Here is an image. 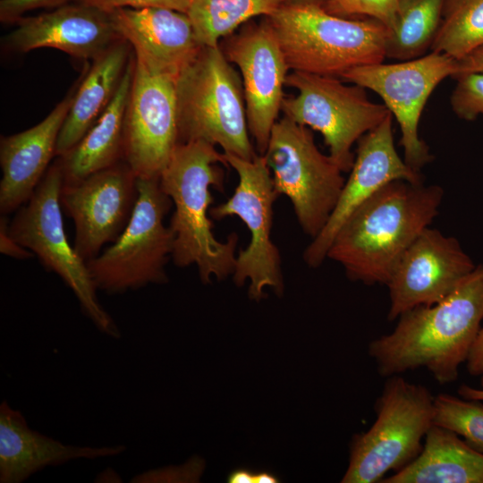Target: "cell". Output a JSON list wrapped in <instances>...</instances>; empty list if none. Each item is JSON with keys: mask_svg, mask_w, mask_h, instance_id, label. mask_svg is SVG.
Masks as SVG:
<instances>
[{"mask_svg": "<svg viewBox=\"0 0 483 483\" xmlns=\"http://www.w3.org/2000/svg\"><path fill=\"white\" fill-rule=\"evenodd\" d=\"M433 424L446 428L483 453V403L440 394L434 400Z\"/></svg>", "mask_w": 483, "mask_h": 483, "instance_id": "obj_28", "label": "cell"}, {"mask_svg": "<svg viewBox=\"0 0 483 483\" xmlns=\"http://www.w3.org/2000/svg\"><path fill=\"white\" fill-rule=\"evenodd\" d=\"M262 155L275 191L290 199L301 228L313 239L337 204L343 172L318 149L309 128L285 116L275 123Z\"/></svg>", "mask_w": 483, "mask_h": 483, "instance_id": "obj_9", "label": "cell"}, {"mask_svg": "<svg viewBox=\"0 0 483 483\" xmlns=\"http://www.w3.org/2000/svg\"><path fill=\"white\" fill-rule=\"evenodd\" d=\"M131 47L122 38L93 59L88 72L77 85L58 136L55 156H64L72 149L106 110L131 56Z\"/></svg>", "mask_w": 483, "mask_h": 483, "instance_id": "obj_23", "label": "cell"}, {"mask_svg": "<svg viewBox=\"0 0 483 483\" xmlns=\"http://www.w3.org/2000/svg\"><path fill=\"white\" fill-rule=\"evenodd\" d=\"M131 56L111 102L81 140L56 161L63 184L79 182L123 160L125 114L134 72Z\"/></svg>", "mask_w": 483, "mask_h": 483, "instance_id": "obj_22", "label": "cell"}, {"mask_svg": "<svg viewBox=\"0 0 483 483\" xmlns=\"http://www.w3.org/2000/svg\"><path fill=\"white\" fill-rule=\"evenodd\" d=\"M289 70L339 77L386 58L388 29L374 19L332 14L322 5L285 2L267 17Z\"/></svg>", "mask_w": 483, "mask_h": 483, "instance_id": "obj_4", "label": "cell"}, {"mask_svg": "<svg viewBox=\"0 0 483 483\" xmlns=\"http://www.w3.org/2000/svg\"><path fill=\"white\" fill-rule=\"evenodd\" d=\"M138 178L123 159L79 182L63 184L61 207L75 227L74 249L86 262L114 242L126 227L138 198Z\"/></svg>", "mask_w": 483, "mask_h": 483, "instance_id": "obj_15", "label": "cell"}, {"mask_svg": "<svg viewBox=\"0 0 483 483\" xmlns=\"http://www.w3.org/2000/svg\"><path fill=\"white\" fill-rule=\"evenodd\" d=\"M254 475L252 471L246 469H238L231 472L228 476L230 483H254Z\"/></svg>", "mask_w": 483, "mask_h": 483, "instance_id": "obj_38", "label": "cell"}, {"mask_svg": "<svg viewBox=\"0 0 483 483\" xmlns=\"http://www.w3.org/2000/svg\"><path fill=\"white\" fill-rule=\"evenodd\" d=\"M137 186V201L124 230L111 246L87 261L96 287L108 294L168 281L165 266L174 236L165 218L173 202L159 179L138 178Z\"/></svg>", "mask_w": 483, "mask_h": 483, "instance_id": "obj_7", "label": "cell"}, {"mask_svg": "<svg viewBox=\"0 0 483 483\" xmlns=\"http://www.w3.org/2000/svg\"><path fill=\"white\" fill-rule=\"evenodd\" d=\"M225 58L241 72L248 128L263 154L284 98L288 65L267 17L246 22L219 43Z\"/></svg>", "mask_w": 483, "mask_h": 483, "instance_id": "obj_14", "label": "cell"}, {"mask_svg": "<svg viewBox=\"0 0 483 483\" xmlns=\"http://www.w3.org/2000/svg\"><path fill=\"white\" fill-rule=\"evenodd\" d=\"M434 400L426 386L400 375L387 377L376 401V420L352 437L342 482L381 483L386 473L414 461L434 425Z\"/></svg>", "mask_w": 483, "mask_h": 483, "instance_id": "obj_6", "label": "cell"}, {"mask_svg": "<svg viewBox=\"0 0 483 483\" xmlns=\"http://www.w3.org/2000/svg\"><path fill=\"white\" fill-rule=\"evenodd\" d=\"M286 0H189L186 14L201 47L221 40L257 16L268 17Z\"/></svg>", "mask_w": 483, "mask_h": 483, "instance_id": "obj_25", "label": "cell"}, {"mask_svg": "<svg viewBox=\"0 0 483 483\" xmlns=\"http://www.w3.org/2000/svg\"><path fill=\"white\" fill-rule=\"evenodd\" d=\"M6 37L11 49L26 53L55 48L77 58L95 59L122 38L109 13L76 3L36 16L21 17Z\"/></svg>", "mask_w": 483, "mask_h": 483, "instance_id": "obj_19", "label": "cell"}, {"mask_svg": "<svg viewBox=\"0 0 483 483\" xmlns=\"http://www.w3.org/2000/svg\"><path fill=\"white\" fill-rule=\"evenodd\" d=\"M204 468L203 461L194 457L178 466L149 470L133 476L131 483L197 482Z\"/></svg>", "mask_w": 483, "mask_h": 483, "instance_id": "obj_31", "label": "cell"}, {"mask_svg": "<svg viewBox=\"0 0 483 483\" xmlns=\"http://www.w3.org/2000/svg\"><path fill=\"white\" fill-rule=\"evenodd\" d=\"M224 157L237 173L238 184L226 201L210 208V217L221 220L236 216L250 234L248 246L236 255L233 281L238 286L250 281L249 295L256 301L263 298L266 288L282 294L281 258L271 239L273 205L279 195L274 189L265 157L257 154L249 160L224 153Z\"/></svg>", "mask_w": 483, "mask_h": 483, "instance_id": "obj_11", "label": "cell"}, {"mask_svg": "<svg viewBox=\"0 0 483 483\" xmlns=\"http://www.w3.org/2000/svg\"><path fill=\"white\" fill-rule=\"evenodd\" d=\"M123 445H66L30 428L19 410L6 400L0 404V483H21L47 467L68 462L117 456Z\"/></svg>", "mask_w": 483, "mask_h": 483, "instance_id": "obj_21", "label": "cell"}, {"mask_svg": "<svg viewBox=\"0 0 483 483\" xmlns=\"http://www.w3.org/2000/svg\"><path fill=\"white\" fill-rule=\"evenodd\" d=\"M75 2L93 6L106 13L126 7H164L186 13L189 6V0H75Z\"/></svg>", "mask_w": 483, "mask_h": 483, "instance_id": "obj_32", "label": "cell"}, {"mask_svg": "<svg viewBox=\"0 0 483 483\" xmlns=\"http://www.w3.org/2000/svg\"><path fill=\"white\" fill-rule=\"evenodd\" d=\"M285 85L297 94L284 97V116L318 131L343 173L353 165L354 143L391 114L384 104L370 101L364 88L347 85L339 77L292 72Z\"/></svg>", "mask_w": 483, "mask_h": 483, "instance_id": "obj_10", "label": "cell"}, {"mask_svg": "<svg viewBox=\"0 0 483 483\" xmlns=\"http://www.w3.org/2000/svg\"><path fill=\"white\" fill-rule=\"evenodd\" d=\"M63 176L55 162L48 167L30 199L9 223V233L38 256L47 270L57 274L76 296L82 313L101 333L114 339L121 332L97 296L87 262L66 238L61 212Z\"/></svg>", "mask_w": 483, "mask_h": 483, "instance_id": "obj_8", "label": "cell"}, {"mask_svg": "<svg viewBox=\"0 0 483 483\" xmlns=\"http://www.w3.org/2000/svg\"><path fill=\"white\" fill-rule=\"evenodd\" d=\"M278 479L267 471L256 472L254 475V483H276Z\"/></svg>", "mask_w": 483, "mask_h": 483, "instance_id": "obj_40", "label": "cell"}, {"mask_svg": "<svg viewBox=\"0 0 483 483\" xmlns=\"http://www.w3.org/2000/svg\"><path fill=\"white\" fill-rule=\"evenodd\" d=\"M465 362L470 375L481 377L480 388H483V325L470 347Z\"/></svg>", "mask_w": 483, "mask_h": 483, "instance_id": "obj_35", "label": "cell"}, {"mask_svg": "<svg viewBox=\"0 0 483 483\" xmlns=\"http://www.w3.org/2000/svg\"><path fill=\"white\" fill-rule=\"evenodd\" d=\"M450 97L453 112L460 119L473 121L483 115V72L459 73Z\"/></svg>", "mask_w": 483, "mask_h": 483, "instance_id": "obj_30", "label": "cell"}, {"mask_svg": "<svg viewBox=\"0 0 483 483\" xmlns=\"http://www.w3.org/2000/svg\"><path fill=\"white\" fill-rule=\"evenodd\" d=\"M475 267L458 240L427 227L406 250L386 284L387 319L393 321L413 308L440 301Z\"/></svg>", "mask_w": 483, "mask_h": 483, "instance_id": "obj_16", "label": "cell"}, {"mask_svg": "<svg viewBox=\"0 0 483 483\" xmlns=\"http://www.w3.org/2000/svg\"><path fill=\"white\" fill-rule=\"evenodd\" d=\"M109 13L118 35L149 71L176 80L202 47L185 13L164 7L118 8Z\"/></svg>", "mask_w": 483, "mask_h": 483, "instance_id": "obj_18", "label": "cell"}, {"mask_svg": "<svg viewBox=\"0 0 483 483\" xmlns=\"http://www.w3.org/2000/svg\"><path fill=\"white\" fill-rule=\"evenodd\" d=\"M75 90L70 91L39 123L21 132L1 137L2 215L6 216L23 206L47 173L50 160L55 156L58 136Z\"/></svg>", "mask_w": 483, "mask_h": 483, "instance_id": "obj_20", "label": "cell"}, {"mask_svg": "<svg viewBox=\"0 0 483 483\" xmlns=\"http://www.w3.org/2000/svg\"><path fill=\"white\" fill-rule=\"evenodd\" d=\"M224 153L202 140L180 143L159 177V184L172 199L174 211L169 227L174 240L172 258L177 267L195 265L203 284L233 275L238 235L225 242L213 233L211 190L224 191Z\"/></svg>", "mask_w": 483, "mask_h": 483, "instance_id": "obj_3", "label": "cell"}, {"mask_svg": "<svg viewBox=\"0 0 483 483\" xmlns=\"http://www.w3.org/2000/svg\"><path fill=\"white\" fill-rule=\"evenodd\" d=\"M458 394L462 398L469 400L483 401V388H475L462 384L458 388Z\"/></svg>", "mask_w": 483, "mask_h": 483, "instance_id": "obj_39", "label": "cell"}, {"mask_svg": "<svg viewBox=\"0 0 483 483\" xmlns=\"http://www.w3.org/2000/svg\"><path fill=\"white\" fill-rule=\"evenodd\" d=\"M381 483H483V453L433 425L418 457Z\"/></svg>", "mask_w": 483, "mask_h": 483, "instance_id": "obj_24", "label": "cell"}, {"mask_svg": "<svg viewBox=\"0 0 483 483\" xmlns=\"http://www.w3.org/2000/svg\"><path fill=\"white\" fill-rule=\"evenodd\" d=\"M406 1H408V0H399V3L402 4V3L406 2Z\"/></svg>", "mask_w": 483, "mask_h": 483, "instance_id": "obj_42", "label": "cell"}, {"mask_svg": "<svg viewBox=\"0 0 483 483\" xmlns=\"http://www.w3.org/2000/svg\"><path fill=\"white\" fill-rule=\"evenodd\" d=\"M0 219V251L17 259H27L33 256L30 250L19 244L9 233V221L5 215Z\"/></svg>", "mask_w": 483, "mask_h": 483, "instance_id": "obj_34", "label": "cell"}, {"mask_svg": "<svg viewBox=\"0 0 483 483\" xmlns=\"http://www.w3.org/2000/svg\"><path fill=\"white\" fill-rule=\"evenodd\" d=\"M395 180L423 182L420 172L410 167L395 148L393 115L389 114L379 125L358 140L350 175L327 223L305 249V263L310 267H319L346 218L379 189Z\"/></svg>", "mask_w": 483, "mask_h": 483, "instance_id": "obj_17", "label": "cell"}, {"mask_svg": "<svg viewBox=\"0 0 483 483\" xmlns=\"http://www.w3.org/2000/svg\"><path fill=\"white\" fill-rule=\"evenodd\" d=\"M179 144L175 80L135 59L123 159L137 178L159 179Z\"/></svg>", "mask_w": 483, "mask_h": 483, "instance_id": "obj_13", "label": "cell"}, {"mask_svg": "<svg viewBox=\"0 0 483 483\" xmlns=\"http://www.w3.org/2000/svg\"><path fill=\"white\" fill-rule=\"evenodd\" d=\"M94 481L97 483H121L123 479L115 470L107 467L96 476Z\"/></svg>", "mask_w": 483, "mask_h": 483, "instance_id": "obj_37", "label": "cell"}, {"mask_svg": "<svg viewBox=\"0 0 483 483\" xmlns=\"http://www.w3.org/2000/svg\"><path fill=\"white\" fill-rule=\"evenodd\" d=\"M398 318L390 334L369 344L378 374L425 368L439 384L455 381L483 322V263L440 301Z\"/></svg>", "mask_w": 483, "mask_h": 483, "instance_id": "obj_1", "label": "cell"}, {"mask_svg": "<svg viewBox=\"0 0 483 483\" xmlns=\"http://www.w3.org/2000/svg\"><path fill=\"white\" fill-rule=\"evenodd\" d=\"M445 3V0H408L400 4L396 22L389 30L386 57L411 60L430 47Z\"/></svg>", "mask_w": 483, "mask_h": 483, "instance_id": "obj_26", "label": "cell"}, {"mask_svg": "<svg viewBox=\"0 0 483 483\" xmlns=\"http://www.w3.org/2000/svg\"><path fill=\"white\" fill-rule=\"evenodd\" d=\"M458 62L459 70L457 74L465 72H483V47L471 52Z\"/></svg>", "mask_w": 483, "mask_h": 483, "instance_id": "obj_36", "label": "cell"}, {"mask_svg": "<svg viewBox=\"0 0 483 483\" xmlns=\"http://www.w3.org/2000/svg\"><path fill=\"white\" fill-rule=\"evenodd\" d=\"M329 0H286L285 2H298V3H309V4H324Z\"/></svg>", "mask_w": 483, "mask_h": 483, "instance_id": "obj_41", "label": "cell"}, {"mask_svg": "<svg viewBox=\"0 0 483 483\" xmlns=\"http://www.w3.org/2000/svg\"><path fill=\"white\" fill-rule=\"evenodd\" d=\"M180 143L202 140L253 159L242 78L219 47H202L175 80Z\"/></svg>", "mask_w": 483, "mask_h": 483, "instance_id": "obj_5", "label": "cell"}, {"mask_svg": "<svg viewBox=\"0 0 483 483\" xmlns=\"http://www.w3.org/2000/svg\"><path fill=\"white\" fill-rule=\"evenodd\" d=\"M75 0H1L0 21L16 22L23 14L37 8L60 7Z\"/></svg>", "mask_w": 483, "mask_h": 483, "instance_id": "obj_33", "label": "cell"}, {"mask_svg": "<svg viewBox=\"0 0 483 483\" xmlns=\"http://www.w3.org/2000/svg\"><path fill=\"white\" fill-rule=\"evenodd\" d=\"M432 52L460 61L483 47V0H445Z\"/></svg>", "mask_w": 483, "mask_h": 483, "instance_id": "obj_27", "label": "cell"}, {"mask_svg": "<svg viewBox=\"0 0 483 483\" xmlns=\"http://www.w3.org/2000/svg\"><path fill=\"white\" fill-rule=\"evenodd\" d=\"M458 70V60L431 52L394 64L382 62L354 67L341 78L371 89L382 98L399 124L405 163L420 172L433 159L429 148L419 135L422 111L436 86L445 78L454 77Z\"/></svg>", "mask_w": 483, "mask_h": 483, "instance_id": "obj_12", "label": "cell"}, {"mask_svg": "<svg viewBox=\"0 0 483 483\" xmlns=\"http://www.w3.org/2000/svg\"><path fill=\"white\" fill-rule=\"evenodd\" d=\"M322 6L328 13L342 17L374 19L391 30L396 22L400 3L399 0H329Z\"/></svg>", "mask_w": 483, "mask_h": 483, "instance_id": "obj_29", "label": "cell"}, {"mask_svg": "<svg viewBox=\"0 0 483 483\" xmlns=\"http://www.w3.org/2000/svg\"><path fill=\"white\" fill-rule=\"evenodd\" d=\"M443 196L436 184L388 182L346 218L326 258L342 265L351 280L386 285L406 250L436 216Z\"/></svg>", "mask_w": 483, "mask_h": 483, "instance_id": "obj_2", "label": "cell"}]
</instances>
